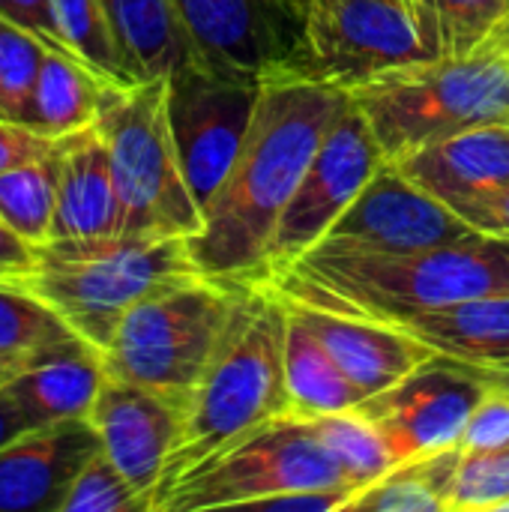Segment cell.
Instances as JSON below:
<instances>
[{
	"mask_svg": "<svg viewBox=\"0 0 509 512\" xmlns=\"http://www.w3.org/2000/svg\"><path fill=\"white\" fill-rule=\"evenodd\" d=\"M348 93L297 72L264 78L240 153L189 237L198 270L222 282H264L267 243Z\"/></svg>",
	"mask_w": 509,
	"mask_h": 512,
	"instance_id": "6da1fadb",
	"label": "cell"
},
{
	"mask_svg": "<svg viewBox=\"0 0 509 512\" xmlns=\"http://www.w3.org/2000/svg\"><path fill=\"white\" fill-rule=\"evenodd\" d=\"M267 285L306 306L387 324L474 297L509 294V240L471 231L402 255L309 252Z\"/></svg>",
	"mask_w": 509,
	"mask_h": 512,
	"instance_id": "7a4b0ae2",
	"label": "cell"
},
{
	"mask_svg": "<svg viewBox=\"0 0 509 512\" xmlns=\"http://www.w3.org/2000/svg\"><path fill=\"white\" fill-rule=\"evenodd\" d=\"M285 333L288 306L279 291L267 282H249L213 360L189 396L183 435L156 492L228 441L288 414Z\"/></svg>",
	"mask_w": 509,
	"mask_h": 512,
	"instance_id": "3957f363",
	"label": "cell"
},
{
	"mask_svg": "<svg viewBox=\"0 0 509 512\" xmlns=\"http://www.w3.org/2000/svg\"><path fill=\"white\" fill-rule=\"evenodd\" d=\"M204 276L189 237H102L51 240L36 246V264L18 282L45 300L78 336L99 351L123 315L147 294Z\"/></svg>",
	"mask_w": 509,
	"mask_h": 512,
	"instance_id": "277c9868",
	"label": "cell"
},
{
	"mask_svg": "<svg viewBox=\"0 0 509 512\" xmlns=\"http://www.w3.org/2000/svg\"><path fill=\"white\" fill-rule=\"evenodd\" d=\"M348 99L393 162L465 129L509 123V57H432L372 78L348 90Z\"/></svg>",
	"mask_w": 509,
	"mask_h": 512,
	"instance_id": "5b68a950",
	"label": "cell"
},
{
	"mask_svg": "<svg viewBox=\"0 0 509 512\" xmlns=\"http://www.w3.org/2000/svg\"><path fill=\"white\" fill-rule=\"evenodd\" d=\"M96 126L105 135L126 237H195L204 213L186 183L168 120V75L111 84Z\"/></svg>",
	"mask_w": 509,
	"mask_h": 512,
	"instance_id": "8992f818",
	"label": "cell"
},
{
	"mask_svg": "<svg viewBox=\"0 0 509 512\" xmlns=\"http://www.w3.org/2000/svg\"><path fill=\"white\" fill-rule=\"evenodd\" d=\"M246 285L195 276L147 294L102 351L108 375L189 405Z\"/></svg>",
	"mask_w": 509,
	"mask_h": 512,
	"instance_id": "52a82bcc",
	"label": "cell"
},
{
	"mask_svg": "<svg viewBox=\"0 0 509 512\" xmlns=\"http://www.w3.org/2000/svg\"><path fill=\"white\" fill-rule=\"evenodd\" d=\"M339 486L354 489L321 447L312 423L285 414L228 441L162 486L150 501V512L237 510L291 492Z\"/></svg>",
	"mask_w": 509,
	"mask_h": 512,
	"instance_id": "ba28073f",
	"label": "cell"
},
{
	"mask_svg": "<svg viewBox=\"0 0 509 512\" xmlns=\"http://www.w3.org/2000/svg\"><path fill=\"white\" fill-rule=\"evenodd\" d=\"M432 57L417 0H306L291 72L348 93Z\"/></svg>",
	"mask_w": 509,
	"mask_h": 512,
	"instance_id": "9c48e42d",
	"label": "cell"
},
{
	"mask_svg": "<svg viewBox=\"0 0 509 512\" xmlns=\"http://www.w3.org/2000/svg\"><path fill=\"white\" fill-rule=\"evenodd\" d=\"M264 78L192 60L168 75V120L186 183L204 213L228 177Z\"/></svg>",
	"mask_w": 509,
	"mask_h": 512,
	"instance_id": "30bf717a",
	"label": "cell"
},
{
	"mask_svg": "<svg viewBox=\"0 0 509 512\" xmlns=\"http://www.w3.org/2000/svg\"><path fill=\"white\" fill-rule=\"evenodd\" d=\"M384 162L387 156L366 117L348 99L273 228L267 243V279L309 255Z\"/></svg>",
	"mask_w": 509,
	"mask_h": 512,
	"instance_id": "8fae6325",
	"label": "cell"
},
{
	"mask_svg": "<svg viewBox=\"0 0 509 512\" xmlns=\"http://www.w3.org/2000/svg\"><path fill=\"white\" fill-rule=\"evenodd\" d=\"M486 393L489 381L480 366L435 354L390 390L363 399L354 411L384 435L402 462L459 447L468 417Z\"/></svg>",
	"mask_w": 509,
	"mask_h": 512,
	"instance_id": "7c38bea8",
	"label": "cell"
},
{
	"mask_svg": "<svg viewBox=\"0 0 509 512\" xmlns=\"http://www.w3.org/2000/svg\"><path fill=\"white\" fill-rule=\"evenodd\" d=\"M471 231L453 207L414 186L393 162H384L312 252L402 255L459 240Z\"/></svg>",
	"mask_w": 509,
	"mask_h": 512,
	"instance_id": "4fadbf2b",
	"label": "cell"
},
{
	"mask_svg": "<svg viewBox=\"0 0 509 512\" xmlns=\"http://www.w3.org/2000/svg\"><path fill=\"white\" fill-rule=\"evenodd\" d=\"M198 57L246 75L291 72L300 15L285 0H171Z\"/></svg>",
	"mask_w": 509,
	"mask_h": 512,
	"instance_id": "5bb4252c",
	"label": "cell"
},
{
	"mask_svg": "<svg viewBox=\"0 0 509 512\" xmlns=\"http://www.w3.org/2000/svg\"><path fill=\"white\" fill-rule=\"evenodd\" d=\"M87 420L99 435L102 453L141 492L150 512L153 492L183 435L186 405L159 390L105 375Z\"/></svg>",
	"mask_w": 509,
	"mask_h": 512,
	"instance_id": "9a60e30c",
	"label": "cell"
},
{
	"mask_svg": "<svg viewBox=\"0 0 509 512\" xmlns=\"http://www.w3.org/2000/svg\"><path fill=\"white\" fill-rule=\"evenodd\" d=\"M99 450L87 417L9 441L0 447V512H60L75 474Z\"/></svg>",
	"mask_w": 509,
	"mask_h": 512,
	"instance_id": "2e32d148",
	"label": "cell"
},
{
	"mask_svg": "<svg viewBox=\"0 0 509 512\" xmlns=\"http://www.w3.org/2000/svg\"><path fill=\"white\" fill-rule=\"evenodd\" d=\"M393 165L423 192L459 210L509 186V123H489L411 150Z\"/></svg>",
	"mask_w": 509,
	"mask_h": 512,
	"instance_id": "e0dca14e",
	"label": "cell"
},
{
	"mask_svg": "<svg viewBox=\"0 0 509 512\" xmlns=\"http://www.w3.org/2000/svg\"><path fill=\"white\" fill-rule=\"evenodd\" d=\"M282 300L324 342V348L333 354V360L348 375V381L363 393V399L390 390L393 384H399L402 378H408L414 369H420L426 360L435 357V351L393 330L390 324L336 315L288 297Z\"/></svg>",
	"mask_w": 509,
	"mask_h": 512,
	"instance_id": "ac0fdd59",
	"label": "cell"
},
{
	"mask_svg": "<svg viewBox=\"0 0 509 512\" xmlns=\"http://www.w3.org/2000/svg\"><path fill=\"white\" fill-rule=\"evenodd\" d=\"M105 375L102 351L75 333L21 357L6 390L24 411L27 423L33 429H45L87 417Z\"/></svg>",
	"mask_w": 509,
	"mask_h": 512,
	"instance_id": "d6986e66",
	"label": "cell"
},
{
	"mask_svg": "<svg viewBox=\"0 0 509 512\" xmlns=\"http://www.w3.org/2000/svg\"><path fill=\"white\" fill-rule=\"evenodd\" d=\"M120 234V198L111 153L93 123L57 141V201L51 240H102Z\"/></svg>",
	"mask_w": 509,
	"mask_h": 512,
	"instance_id": "ffe728a7",
	"label": "cell"
},
{
	"mask_svg": "<svg viewBox=\"0 0 509 512\" xmlns=\"http://www.w3.org/2000/svg\"><path fill=\"white\" fill-rule=\"evenodd\" d=\"M387 324L441 357L474 366L509 360V294L474 297Z\"/></svg>",
	"mask_w": 509,
	"mask_h": 512,
	"instance_id": "44dd1931",
	"label": "cell"
},
{
	"mask_svg": "<svg viewBox=\"0 0 509 512\" xmlns=\"http://www.w3.org/2000/svg\"><path fill=\"white\" fill-rule=\"evenodd\" d=\"M108 87L111 81L93 72L81 57L60 48H45L21 126L45 141H60L81 132L99 120Z\"/></svg>",
	"mask_w": 509,
	"mask_h": 512,
	"instance_id": "7402d4cb",
	"label": "cell"
},
{
	"mask_svg": "<svg viewBox=\"0 0 509 512\" xmlns=\"http://www.w3.org/2000/svg\"><path fill=\"white\" fill-rule=\"evenodd\" d=\"M132 81L165 78L201 60L171 0H102Z\"/></svg>",
	"mask_w": 509,
	"mask_h": 512,
	"instance_id": "603a6c76",
	"label": "cell"
},
{
	"mask_svg": "<svg viewBox=\"0 0 509 512\" xmlns=\"http://www.w3.org/2000/svg\"><path fill=\"white\" fill-rule=\"evenodd\" d=\"M363 402V393L348 381L324 342L288 309L285 333V405L288 417L315 420L327 414L351 411Z\"/></svg>",
	"mask_w": 509,
	"mask_h": 512,
	"instance_id": "cb8c5ba5",
	"label": "cell"
},
{
	"mask_svg": "<svg viewBox=\"0 0 509 512\" xmlns=\"http://www.w3.org/2000/svg\"><path fill=\"white\" fill-rule=\"evenodd\" d=\"M462 459V447L402 459L372 486L360 489L345 512H450V492Z\"/></svg>",
	"mask_w": 509,
	"mask_h": 512,
	"instance_id": "d4e9b609",
	"label": "cell"
},
{
	"mask_svg": "<svg viewBox=\"0 0 509 512\" xmlns=\"http://www.w3.org/2000/svg\"><path fill=\"white\" fill-rule=\"evenodd\" d=\"M57 201V141L48 153L0 171V225L33 249L48 243Z\"/></svg>",
	"mask_w": 509,
	"mask_h": 512,
	"instance_id": "484cf974",
	"label": "cell"
},
{
	"mask_svg": "<svg viewBox=\"0 0 509 512\" xmlns=\"http://www.w3.org/2000/svg\"><path fill=\"white\" fill-rule=\"evenodd\" d=\"M321 447L330 453V459L339 465L342 477L360 492L372 486L378 477H384L399 459L393 456L384 435L354 408L342 414H327L309 420Z\"/></svg>",
	"mask_w": 509,
	"mask_h": 512,
	"instance_id": "4316f807",
	"label": "cell"
},
{
	"mask_svg": "<svg viewBox=\"0 0 509 512\" xmlns=\"http://www.w3.org/2000/svg\"><path fill=\"white\" fill-rule=\"evenodd\" d=\"M51 9H54L60 45L69 54L81 57L93 72H99L111 84H120V87L138 84L132 81L123 63L120 45L114 39L102 0H51Z\"/></svg>",
	"mask_w": 509,
	"mask_h": 512,
	"instance_id": "83f0119b",
	"label": "cell"
},
{
	"mask_svg": "<svg viewBox=\"0 0 509 512\" xmlns=\"http://www.w3.org/2000/svg\"><path fill=\"white\" fill-rule=\"evenodd\" d=\"M75 330L18 279H0V360H21Z\"/></svg>",
	"mask_w": 509,
	"mask_h": 512,
	"instance_id": "f1b7e54d",
	"label": "cell"
},
{
	"mask_svg": "<svg viewBox=\"0 0 509 512\" xmlns=\"http://www.w3.org/2000/svg\"><path fill=\"white\" fill-rule=\"evenodd\" d=\"M432 36L435 57H465L483 51L507 0H417Z\"/></svg>",
	"mask_w": 509,
	"mask_h": 512,
	"instance_id": "f546056e",
	"label": "cell"
},
{
	"mask_svg": "<svg viewBox=\"0 0 509 512\" xmlns=\"http://www.w3.org/2000/svg\"><path fill=\"white\" fill-rule=\"evenodd\" d=\"M45 48L48 45L36 33L0 15V117L3 120L21 123Z\"/></svg>",
	"mask_w": 509,
	"mask_h": 512,
	"instance_id": "4dcf8cb0",
	"label": "cell"
},
{
	"mask_svg": "<svg viewBox=\"0 0 509 512\" xmlns=\"http://www.w3.org/2000/svg\"><path fill=\"white\" fill-rule=\"evenodd\" d=\"M60 512H147V501L99 450L75 474Z\"/></svg>",
	"mask_w": 509,
	"mask_h": 512,
	"instance_id": "1f68e13d",
	"label": "cell"
},
{
	"mask_svg": "<svg viewBox=\"0 0 509 512\" xmlns=\"http://www.w3.org/2000/svg\"><path fill=\"white\" fill-rule=\"evenodd\" d=\"M507 501L509 450L465 453L450 492V512H501Z\"/></svg>",
	"mask_w": 509,
	"mask_h": 512,
	"instance_id": "d6a6232c",
	"label": "cell"
},
{
	"mask_svg": "<svg viewBox=\"0 0 509 512\" xmlns=\"http://www.w3.org/2000/svg\"><path fill=\"white\" fill-rule=\"evenodd\" d=\"M465 453H498L509 450V393L501 387H489V393L477 402L468 426L459 438Z\"/></svg>",
	"mask_w": 509,
	"mask_h": 512,
	"instance_id": "836d02e7",
	"label": "cell"
},
{
	"mask_svg": "<svg viewBox=\"0 0 509 512\" xmlns=\"http://www.w3.org/2000/svg\"><path fill=\"white\" fill-rule=\"evenodd\" d=\"M0 15L27 27L30 33H36L48 48H60V36H57V24H54V9L51 0H0Z\"/></svg>",
	"mask_w": 509,
	"mask_h": 512,
	"instance_id": "e575fe53",
	"label": "cell"
},
{
	"mask_svg": "<svg viewBox=\"0 0 509 512\" xmlns=\"http://www.w3.org/2000/svg\"><path fill=\"white\" fill-rule=\"evenodd\" d=\"M474 231L509 240V186L456 210Z\"/></svg>",
	"mask_w": 509,
	"mask_h": 512,
	"instance_id": "d590c367",
	"label": "cell"
},
{
	"mask_svg": "<svg viewBox=\"0 0 509 512\" xmlns=\"http://www.w3.org/2000/svg\"><path fill=\"white\" fill-rule=\"evenodd\" d=\"M51 147H54V141H45L36 132L24 129L21 123H9L0 117V171L30 162L36 156L48 153Z\"/></svg>",
	"mask_w": 509,
	"mask_h": 512,
	"instance_id": "8d00e7d4",
	"label": "cell"
},
{
	"mask_svg": "<svg viewBox=\"0 0 509 512\" xmlns=\"http://www.w3.org/2000/svg\"><path fill=\"white\" fill-rule=\"evenodd\" d=\"M36 264V249L0 225V279H18Z\"/></svg>",
	"mask_w": 509,
	"mask_h": 512,
	"instance_id": "74e56055",
	"label": "cell"
},
{
	"mask_svg": "<svg viewBox=\"0 0 509 512\" xmlns=\"http://www.w3.org/2000/svg\"><path fill=\"white\" fill-rule=\"evenodd\" d=\"M27 432H33V426L27 423L24 411L12 399V393L6 387H0V447H6L9 441L21 438Z\"/></svg>",
	"mask_w": 509,
	"mask_h": 512,
	"instance_id": "f35d334b",
	"label": "cell"
},
{
	"mask_svg": "<svg viewBox=\"0 0 509 512\" xmlns=\"http://www.w3.org/2000/svg\"><path fill=\"white\" fill-rule=\"evenodd\" d=\"M483 51H492V54L509 57V9L504 12V18L495 24V30H492V36L486 39Z\"/></svg>",
	"mask_w": 509,
	"mask_h": 512,
	"instance_id": "ab89813d",
	"label": "cell"
},
{
	"mask_svg": "<svg viewBox=\"0 0 509 512\" xmlns=\"http://www.w3.org/2000/svg\"><path fill=\"white\" fill-rule=\"evenodd\" d=\"M483 378L489 381V387H501L509 393V360L504 363H492V366H480Z\"/></svg>",
	"mask_w": 509,
	"mask_h": 512,
	"instance_id": "60d3db41",
	"label": "cell"
},
{
	"mask_svg": "<svg viewBox=\"0 0 509 512\" xmlns=\"http://www.w3.org/2000/svg\"><path fill=\"white\" fill-rule=\"evenodd\" d=\"M18 372V363L15 360H0V387H6Z\"/></svg>",
	"mask_w": 509,
	"mask_h": 512,
	"instance_id": "b9f144b4",
	"label": "cell"
},
{
	"mask_svg": "<svg viewBox=\"0 0 509 512\" xmlns=\"http://www.w3.org/2000/svg\"><path fill=\"white\" fill-rule=\"evenodd\" d=\"M285 3H288V6H291V9H294L300 18H303V6H306V0H285Z\"/></svg>",
	"mask_w": 509,
	"mask_h": 512,
	"instance_id": "7bdbcfd3",
	"label": "cell"
},
{
	"mask_svg": "<svg viewBox=\"0 0 509 512\" xmlns=\"http://www.w3.org/2000/svg\"><path fill=\"white\" fill-rule=\"evenodd\" d=\"M507 6H509V0H507Z\"/></svg>",
	"mask_w": 509,
	"mask_h": 512,
	"instance_id": "ee69618b",
	"label": "cell"
}]
</instances>
